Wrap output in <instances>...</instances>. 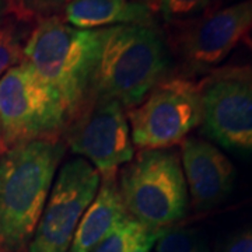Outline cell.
Masks as SVG:
<instances>
[{"mask_svg": "<svg viewBox=\"0 0 252 252\" xmlns=\"http://www.w3.org/2000/svg\"><path fill=\"white\" fill-rule=\"evenodd\" d=\"M24 46L21 36L13 24L0 26V77H3L11 67L23 62Z\"/></svg>", "mask_w": 252, "mask_h": 252, "instance_id": "cell-16", "label": "cell"}, {"mask_svg": "<svg viewBox=\"0 0 252 252\" xmlns=\"http://www.w3.org/2000/svg\"><path fill=\"white\" fill-rule=\"evenodd\" d=\"M175 36V51L190 73L213 70L252 30V0L188 21Z\"/></svg>", "mask_w": 252, "mask_h": 252, "instance_id": "cell-10", "label": "cell"}, {"mask_svg": "<svg viewBox=\"0 0 252 252\" xmlns=\"http://www.w3.org/2000/svg\"><path fill=\"white\" fill-rule=\"evenodd\" d=\"M130 137L135 146L168 149L182 143L202 122L199 83L188 77H167L130 108Z\"/></svg>", "mask_w": 252, "mask_h": 252, "instance_id": "cell-6", "label": "cell"}, {"mask_svg": "<svg viewBox=\"0 0 252 252\" xmlns=\"http://www.w3.org/2000/svg\"><path fill=\"white\" fill-rule=\"evenodd\" d=\"M199 91L203 133L227 150L252 153V66L213 69Z\"/></svg>", "mask_w": 252, "mask_h": 252, "instance_id": "cell-7", "label": "cell"}, {"mask_svg": "<svg viewBox=\"0 0 252 252\" xmlns=\"http://www.w3.org/2000/svg\"><path fill=\"white\" fill-rule=\"evenodd\" d=\"M0 252H16V251H11V250H7V248H3V247H0Z\"/></svg>", "mask_w": 252, "mask_h": 252, "instance_id": "cell-22", "label": "cell"}, {"mask_svg": "<svg viewBox=\"0 0 252 252\" xmlns=\"http://www.w3.org/2000/svg\"><path fill=\"white\" fill-rule=\"evenodd\" d=\"M118 188L127 215L154 233L187 215L188 188L174 150H142L122 168Z\"/></svg>", "mask_w": 252, "mask_h": 252, "instance_id": "cell-4", "label": "cell"}, {"mask_svg": "<svg viewBox=\"0 0 252 252\" xmlns=\"http://www.w3.org/2000/svg\"><path fill=\"white\" fill-rule=\"evenodd\" d=\"M181 153L182 171L193 206L207 210L221 203L234 185L233 162L216 146L196 137H187Z\"/></svg>", "mask_w": 252, "mask_h": 252, "instance_id": "cell-11", "label": "cell"}, {"mask_svg": "<svg viewBox=\"0 0 252 252\" xmlns=\"http://www.w3.org/2000/svg\"><path fill=\"white\" fill-rule=\"evenodd\" d=\"M157 235L133 217L126 216L93 252H149Z\"/></svg>", "mask_w": 252, "mask_h": 252, "instance_id": "cell-14", "label": "cell"}, {"mask_svg": "<svg viewBox=\"0 0 252 252\" xmlns=\"http://www.w3.org/2000/svg\"><path fill=\"white\" fill-rule=\"evenodd\" d=\"M0 6H1V0H0Z\"/></svg>", "mask_w": 252, "mask_h": 252, "instance_id": "cell-24", "label": "cell"}, {"mask_svg": "<svg viewBox=\"0 0 252 252\" xmlns=\"http://www.w3.org/2000/svg\"><path fill=\"white\" fill-rule=\"evenodd\" d=\"M99 45L101 30H79L58 16L39 20L26 42L23 62L61 98L69 121L93 93Z\"/></svg>", "mask_w": 252, "mask_h": 252, "instance_id": "cell-2", "label": "cell"}, {"mask_svg": "<svg viewBox=\"0 0 252 252\" xmlns=\"http://www.w3.org/2000/svg\"><path fill=\"white\" fill-rule=\"evenodd\" d=\"M66 137L73 153L89 158L102 177L117 174L135 156L125 108L95 91L67 122Z\"/></svg>", "mask_w": 252, "mask_h": 252, "instance_id": "cell-8", "label": "cell"}, {"mask_svg": "<svg viewBox=\"0 0 252 252\" xmlns=\"http://www.w3.org/2000/svg\"><path fill=\"white\" fill-rule=\"evenodd\" d=\"M170 70V49L154 24L101 30L93 91L117 99L125 109L133 108L168 77Z\"/></svg>", "mask_w": 252, "mask_h": 252, "instance_id": "cell-3", "label": "cell"}, {"mask_svg": "<svg viewBox=\"0 0 252 252\" xmlns=\"http://www.w3.org/2000/svg\"><path fill=\"white\" fill-rule=\"evenodd\" d=\"M70 0H9L10 9L20 20H44L56 16L59 7Z\"/></svg>", "mask_w": 252, "mask_h": 252, "instance_id": "cell-18", "label": "cell"}, {"mask_svg": "<svg viewBox=\"0 0 252 252\" xmlns=\"http://www.w3.org/2000/svg\"><path fill=\"white\" fill-rule=\"evenodd\" d=\"M212 0H158V11L168 23H184L202 16Z\"/></svg>", "mask_w": 252, "mask_h": 252, "instance_id": "cell-17", "label": "cell"}, {"mask_svg": "<svg viewBox=\"0 0 252 252\" xmlns=\"http://www.w3.org/2000/svg\"><path fill=\"white\" fill-rule=\"evenodd\" d=\"M135 1H143V3H147L149 0H135Z\"/></svg>", "mask_w": 252, "mask_h": 252, "instance_id": "cell-23", "label": "cell"}, {"mask_svg": "<svg viewBox=\"0 0 252 252\" xmlns=\"http://www.w3.org/2000/svg\"><path fill=\"white\" fill-rule=\"evenodd\" d=\"M99 172L84 158L69 160L51 188L28 252H67L76 228L99 188Z\"/></svg>", "mask_w": 252, "mask_h": 252, "instance_id": "cell-9", "label": "cell"}, {"mask_svg": "<svg viewBox=\"0 0 252 252\" xmlns=\"http://www.w3.org/2000/svg\"><path fill=\"white\" fill-rule=\"evenodd\" d=\"M153 9L149 3L135 0H70L64 6V20L79 30L102 26H127L153 23Z\"/></svg>", "mask_w": 252, "mask_h": 252, "instance_id": "cell-13", "label": "cell"}, {"mask_svg": "<svg viewBox=\"0 0 252 252\" xmlns=\"http://www.w3.org/2000/svg\"><path fill=\"white\" fill-rule=\"evenodd\" d=\"M244 41H245V44H247V45L251 48V51H252V39H251V38L247 35V36H245V38H244Z\"/></svg>", "mask_w": 252, "mask_h": 252, "instance_id": "cell-20", "label": "cell"}, {"mask_svg": "<svg viewBox=\"0 0 252 252\" xmlns=\"http://www.w3.org/2000/svg\"><path fill=\"white\" fill-rule=\"evenodd\" d=\"M154 245L157 252H210L206 240L196 230L182 227L161 230Z\"/></svg>", "mask_w": 252, "mask_h": 252, "instance_id": "cell-15", "label": "cell"}, {"mask_svg": "<svg viewBox=\"0 0 252 252\" xmlns=\"http://www.w3.org/2000/svg\"><path fill=\"white\" fill-rule=\"evenodd\" d=\"M221 252H252V227L231 237Z\"/></svg>", "mask_w": 252, "mask_h": 252, "instance_id": "cell-19", "label": "cell"}, {"mask_svg": "<svg viewBox=\"0 0 252 252\" xmlns=\"http://www.w3.org/2000/svg\"><path fill=\"white\" fill-rule=\"evenodd\" d=\"M115 177L117 174L102 177V184L81 217L67 252H93L126 216H129Z\"/></svg>", "mask_w": 252, "mask_h": 252, "instance_id": "cell-12", "label": "cell"}, {"mask_svg": "<svg viewBox=\"0 0 252 252\" xmlns=\"http://www.w3.org/2000/svg\"><path fill=\"white\" fill-rule=\"evenodd\" d=\"M67 121L61 98L28 63L21 62L0 77V130L4 147L55 139Z\"/></svg>", "mask_w": 252, "mask_h": 252, "instance_id": "cell-5", "label": "cell"}, {"mask_svg": "<svg viewBox=\"0 0 252 252\" xmlns=\"http://www.w3.org/2000/svg\"><path fill=\"white\" fill-rule=\"evenodd\" d=\"M64 144L42 139L18 144L0 158V247L28 245L54 184Z\"/></svg>", "mask_w": 252, "mask_h": 252, "instance_id": "cell-1", "label": "cell"}, {"mask_svg": "<svg viewBox=\"0 0 252 252\" xmlns=\"http://www.w3.org/2000/svg\"><path fill=\"white\" fill-rule=\"evenodd\" d=\"M4 149V146H3V139H1V130H0V153H1V150Z\"/></svg>", "mask_w": 252, "mask_h": 252, "instance_id": "cell-21", "label": "cell"}]
</instances>
